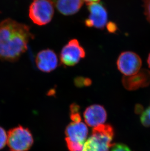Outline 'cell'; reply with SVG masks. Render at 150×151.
<instances>
[{
	"instance_id": "17",
	"label": "cell",
	"mask_w": 150,
	"mask_h": 151,
	"mask_svg": "<svg viewBox=\"0 0 150 151\" xmlns=\"http://www.w3.org/2000/svg\"><path fill=\"white\" fill-rule=\"evenodd\" d=\"M110 151H132L130 148L125 144L122 143L114 144Z\"/></svg>"
},
{
	"instance_id": "7",
	"label": "cell",
	"mask_w": 150,
	"mask_h": 151,
	"mask_svg": "<svg viewBox=\"0 0 150 151\" xmlns=\"http://www.w3.org/2000/svg\"><path fill=\"white\" fill-rule=\"evenodd\" d=\"M89 16L85 21L87 27L104 29L108 20L107 12L104 5L99 2H92L87 4Z\"/></svg>"
},
{
	"instance_id": "9",
	"label": "cell",
	"mask_w": 150,
	"mask_h": 151,
	"mask_svg": "<svg viewBox=\"0 0 150 151\" xmlns=\"http://www.w3.org/2000/svg\"><path fill=\"white\" fill-rule=\"evenodd\" d=\"M85 122L90 127L102 125L107 119L105 108L100 105H92L87 107L84 112Z\"/></svg>"
},
{
	"instance_id": "20",
	"label": "cell",
	"mask_w": 150,
	"mask_h": 151,
	"mask_svg": "<svg viewBox=\"0 0 150 151\" xmlns=\"http://www.w3.org/2000/svg\"><path fill=\"white\" fill-rule=\"evenodd\" d=\"M79 110H80V107L76 103H73L70 106V114L79 113Z\"/></svg>"
},
{
	"instance_id": "4",
	"label": "cell",
	"mask_w": 150,
	"mask_h": 151,
	"mask_svg": "<svg viewBox=\"0 0 150 151\" xmlns=\"http://www.w3.org/2000/svg\"><path fill=\"white\" fill-rule=\"evenodd\" d=\"M54 13V3L51 0H33L29 9L30 19L39 26L49 23Z\"/></svg>"
},
{
	"instance_id": "2",
	"label": "cell",
	"mask_w": 150,
	"mask_h": 151,
	"mask_svg": "<svg viewBox=\"0 0 150 151\" xmlns=\"http://www.w3.org/2000/svg\"><path fill=\"white\" fill-rule=\"evenodd\" d=\"M114 130L110 125L102 124L95 127L84 143L83 151H109L114 145Z\"/></svg>"
},
{
	"instance_id": "10",
	"label": "cell",
	"mask_w": 150,
	"mask_h": 151,
	"mask_svg": "<svg viewBox=\"0 0 150 151\" xmlns=\"http://www.w3.org/2000/svg\"><path fill=\"white\" fill-rule=\"evenodd\" d=\"M150 83V71L142 70L134 76H126L122 79V84L128 90H135L146 87Z\"/></svg>"
},
{
	"instance_id": "21",
	"label": "cell",
	"mask_w": 150,
	"mask_h": 151,
	"mask_svg": "<svg viewBox=\"0 0 150 151\" xmlns=\"http://www.w3.org/2000/svg\"><path fill=\"white\" fill-rule=\"evenodd\" d=\"M107 29L110 32H114L117 29V27L114 23H110L107 24Z\"/></svg>"
},
{
	"instance_id": "1",
	"label": "cell",
	"mask_w": 150,
	"mask_h": 151,
	"mask_svg": "<svg viewBox=\"0 0 150 151\" xmlns=\"http://www.w3.org/2000/svg\"><path fill=\"white\" fill-rule=\"evenodd\" d=\"M33 35L30 27L11 19L0 22V59L15 61L27 49Z\"/></svg>"
},
{
	"instance_id": "22",
	"label": "cell",
	"mask_w": 150,
	"mask_h": 151,
	"mask_svg": "<svg viewBox=\"0 0 150 151\" xmlns=\"http://www.w3.org/2000/svg\"><path fill=\"white\" fill-rule=\"evenodd\" d=\"M83 1H85L86 3V4H90V3H92V2H93V0H82Z\"/></svg>"
},
{
	"instance_id": "18",
	"label": "cell",
	"mask_w": 150,
	"mask_h": 151,
	"mask_svg": "<svg viewBox=\"0 0 150 151\" xmlns=\"http://www.w3.org/2000/svg\"><path fill=\"white\" fill-rule=\"evenodd\" d=\"M144 6L145 14L150 23V0H143Z\"/></svg>"
},
{
	"instance_id": "8",
	"label": "cell",
	"mask_w": 150,
	"mask_h": 151,
	"mask_svg": "<svg viewBox=\"0 0 150 151\" xmlns=\"http://www.w3.org/2000/svg\"><path fill=\"white\" fill-rule=\"evenodd\" d=\"M58 58L53 50L46 49L41 50L36 57V64L38 68L44 73H50L58 66Z\"/></svg>"
},
{
	"instance_id": "24",
	"label": "cell",
	"mask_w": 150,
	"mask_h": 151,
	"mask_svg": "<svg viewBox=\"0 0 150 151\" xmlns=\"http://www.w3.org/2000/svg\"><path fill=\"white\" fill-rule=\"evenodd\" d=\"M100 0H93V2H99Z\"/></svg>"
},
{
	"instance_id": "5",
	"label": "cell",
	"mask_w": 150,
	"mask_h": 151,
	"mask_svg": "<svg viewBox=\"0 0 150 151\" xmlns=\"http://www.w3.org/2000/svg\"><path fill=\"white\" fill-rule=\"evenodd\" d=\"M85 56V51L76 39L70 40L61 50L60 59L66 66H74Z\"/></svg>"
},
{
	"instance_id": "12",
	"label": "cell",
	"mask_w": 150,
	"mask_h": 151,
	"mask_svg": "<svg viewBox=\"0 0 150 151\" xmlns=\"http://www.w3.org/2000/svg\"><path fill=\"white\" fill-rule=\"evenodd\" d=\"M56 7L64 15H72L78 12L83 4L82 0H53Z\"/></svg>"
},
{
	"instance_id": "13",
	"label": "cell",
	"mask_w": 150,
	"mask_h": 151,
	"mask_svg": "<svg viewBox=\"0 0 150 151\" xmlns=\"http://www.w3.org/2000/svg\"><path fill=\"white\" fill-rule=\"evenodd\" d=\"M140 121L145 127H150V104L144 111L142 112L140 116Z\"/></svg>"
},
{
	"instance_id": "3",
	"label": "cell",
	"mask_w": 150,
	"mask_h": 151,
	"mask_svg": "<svg viewBox=\"0 0 150 151\" xmlns=\"http://www.w3.org/2000/svg\"><path fill=\"white\" fill-rule=\"evenodd\" d=\"M33 142V137L29 129L19 126L9 131L7 144L11 151H27Z\"/></svg>"
},
{
	"instance_id": "14",
	"label": "cell",
	"mask_w": 150,
	"mask_h": 151,
	"mask_svg": "<svg viewBox=\"0 0 150 151\" xmlns=\"http://www.w3.org/2000/svg\"><path fill=\"white\" fill-rule=\"evenodd\" d=\"M65 141L70 151H83L84 144L71 141L66 137L65 138Z\"/></svg>"
},
{
	"instance_id": "23",
	"label": "cell",
	"mask_w": 150,
	"mask_h": 151,
	"mask_svg": "<svg viewBox=\"0 0 150 151\" xmlns=\"http://www.w3.org/2000/svg\"><path fill=\"white\" fill-rule=\"evenodd\" d=\"M148 64L149 65V67L150 68V53L148 58Z\"/></svg>"
},
{
	"instance_id": "15",
	"label": "cell",
	"mask_w": 150,
	"mask_h": 151,
	"mask_svg": "<svg viewBox=\"0 0 150 151\" xmlns=\"http://www.w3.org/2000/svg\"><path fill=\"white\" fill-rule=\"evenodd\" d=\"M7 143V134L4 129L0 127V150L4 148Z\"/></svg>"
},
{
	"instance_id": "16",
	"label": "cell",
	"mask_w": 150,
	"mask_h": 151,
	"mask_svg": "<svg viewBox=\"0 0 150 151\" xmlns=\"http://www.w3.org/2000/svg\"><path fill=\"white\" fill-rule=\"evenodd\" d=\"M75 83L76 86L79 87H81L90 85L91 81L89 79L79 77L75 79Z\"/></svg>"
},
{
	"instance_id": "11",
	"label": "cell",
	"mask_w": 150,
	"mask_h": 151,
	"mask_svg": "<svg viewBox=\"0 0 150 151\" xmlns=\"http://www.w3.org/2000/svg\"><path fill=\"white\" fill-rule=\"evenodd\" d=\"M88 129L84 123L71 122L65 130L66 138L70 140L84 144L88 135Z\"/></svg>"
},
{
	"instance_id": "19",
	"label": "cell",
	"mask_w": 150,
	"mask_h": 151,
	"mask_svg": "<svg viewBox=\"0 0 150 151\" xmlns=\"http://www.w3.org/2000/svg\"><path fill=\"white\" fill-rule=\"evenodd\" d=\"M70 117L71 118V120L74 122H79L81 121V118L79 113L70 114Z\"/></svg>"
},
{
	"instance_id": "6",
	"label": "cell",
	"mask_w": 150,
	"mask_h": 151,
	"mask_svg": "<svg viewBox=\"0 0 150 151\" xmlns=\"http://www.w3.org/2000/svg\"><path fill=\"white\" fill-rule=\"evenodd\" d=\"M119 71L126 76L136 74L140 71L142 61L137 54L132 51H124L120 54L116 62Z\"/></svg>"
}]
</instances>
